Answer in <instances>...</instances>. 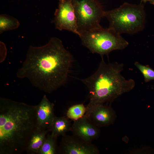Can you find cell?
I'll return each mask as SVG.
<instances>
[{"label": "cell", "mask_w": 154, "mask_h": 154, "mask_svg": "<svg viewBox=\"0 0 154 154\" xmlns=\"http://www.w3.org/2000/svg\"><path fill=\"white\" fill-rule=\"evenodd\" d=\"M36 115L38 127L50 131L51 124L55 116L54 104L50 101L46 95H44L40 102L36 105Z\"/></svg>", "instance_id": "8fae6325"}, {"label": "cell", "mask_w": 154, "mask_h": 154, "mask_svg": "<svg viewBox=\"0 0 154 154\" xmlns=\"http://www.w3.org/2000/svg\"><path fill=\"white\" fill-rule=\"evenodd\" d=\"M70 131L73 135L90 143L98 138L100 134V127L84 116L74 121Z\"/></svg>", "instance_id": "30bf717a"}, {"label": "cell", "mask_w": 154, "mask_h": 154, "mask_svg": "<svg viewBox=\"0 0 154 154\" xmlns=\"http://www.w3.org/2000/svg\"><path fill=\"white\" fill-rule=\"evenodd\" d=\"M84 116L99 127L111 125L116 117L113 109L105 104L96 105L86 109Z\"/></svg>", "instance_id": "9c48e42d"}, {"label": "cell", "mask_w": 154, "mask_h": 154, "mask_svg": "<svg viewBox=\"0 0 154 154\" xmlns=\"http://www.w3.org/2000/svg\"><path fill=\"white\" fill-rule=\"evenodd\" d=\"M86 111V108L82 104L74 105L67 110L66 116L69 119L75 121L83 117Z\"/></svg>", "instance_id": "2e32d148"}, {"label": "cell", "mask_w": 154, "mask_h": 154, "mask_svg": "<svg viewBox=\"0 0 154 154\" xmlns=\"http://www.w3.org/2000/svg\"><path fill=\"white\" fill-rule=\"evenodd\" d=\"M97 70L92 75L82 79L89 92V103L86 107L112 102L124 93L134 88L132 79H126L121 74L123 63H106L103 57Z\"/></svg>", "instance_id": "3957f363"}, {"label": "cell", "mask_w": 154, "mask_h": 154, "mask_svg": "<svg viewBox=\"0 0 154 154\" xmlns=\"http://www.w3.org/2000/svg\"><path fill=\"white\" fill-rule=\"evenodd\" d=\"M66 116L54 117L50 128V132L53 136L58 137L66 135L70 131L72 125L70 121Z\"/></svg>", "instance_id": "4fadbf2b"}, {"label": "cell", "mask_w": 154, "mask_h": 154, "mask_svg": "<svg viewBox=\"0 0 154 154\" xmlns=\"http://www.w3.org/2000/svg\"><path fill=\"white\" fill-rule=\"evenodd\" d=\"M57 151L60 153L63 154L100 153L97 146L74 135L62 136Z\"/></svg>", "instance_id": "ba28073f"}, {"label": "cell", "mask_w": 154, "mask_h": 154, "mask_svg": "<svg viewBox=\"0 0 154 154\" xmlns=\"http://www.w3.org/2000/svg\"><path fill=\"white\" fill-rule=\"evenodd\" d=\"M20 25L16 18L6 14L0 15V33L18 28Z\"/></svg>", "instance_id": "5bb4252c"}, {"label": "cell", "mask_w": 154, "mask_h": 154, "mask_svg": "<svg viewBox=\"0 0 154 154\" xmlns=\"http://www.w3.org/2000/svg\"><path fill=\"white\" fill-rule=\"evenodd\" d=\"M54 15L52 22L56 29L60 31L66 30L79 36L72 0H59L58 7Z\"/></svg>", "instance_id": "52a82bcc"}, {"label": "cell", "mask_w": 154, "mask_h": 154, "mask_svg": "<svg viewBox=\"0 0 154 154\" xmlns=\"http://www.w3.org/2000/svg\"><path fill=\"white\" fill-rule=\"evenodd\" d=\"M36 107L0 98V154H20L26 151L38 127Z\"/></svg>", "instance_id": "7a4b0ae2"}, {"label": "cell", "mask_w": 154, "mask_h": 154, "mask_svg": "<svg viewBox=\"0 0 154 154\" xmlns=\"http://www.w3.org/2000/svg\"><path fill=\"white\" fill-rule=\"evenodd\" d=\"M48 129L38 127L33 133L29 140L25 151L28 154H38L48 133Z\"/></svg>", "instance_id": "7c38bea8"}, {"label": "cell", "mask_w": 154, "mask_h": 154, "mask_svg": "<svg viewBox=\"0 0 154 154\" xmlns=\"http://www.w3.org/2000/svg\"><path fill=\"white\" fill-rule=\"evenodd\" d=\"M141 1L145 3L149 2L150 4L154 5V0H141Z\"/></svg>", "instance_id": "ac0fdd59"}, {"label": "cell", "mask_w": 154, "mask_h": 154, "mask_svg": "<svg viewBox=\"0 0 154 154\" xmlns=\"http://www.w3.org/2000/svg\"><path fill=\"white\" fill-rule=\"evenodd\" d=\"M79 36L84 46L102 57L108 56L112 51L123 49L129 44L120 34L109 28L104 29L101 26L81 32Z\"/></svg>", "instance_id": "5b68a950"}, {"label": "cell", "mask_w": 154, "mask_h": 154, "mask_svg": "<svg viewBox=\"0 0 154 154\" xmlns=\"http://www.w3.org/2000/svg\"><path fill=\"white\" fill-rule=\"evenodd\" d=\"M104 17L109 22L108 28L120 34H133L144 28L145 13L143 5L125 3L119 7L105 11Z\"/></svg>", "instance_id": "277c9868"}, {"label": "cell", "mask_w": 154, "mask_h": 154, "mask_svg": "<svg viewBox=\"0 0 154 154\" xmlns=\"http://www.w3.org/2000/svg\"><path fill=\"white\" fill-rule=\"evenodd\" d=\"M134 65L142 73L145 82L154 80V70L149 66L135 62Z\"/></svg>", "instance_id": "e0dca14e"}, {"label": "cell", "mask_w": 154, "mask_h": 154, "mask_svg": "<svg viewBox=\"0 0 154 154\" xmlns=\"http://www.w3.org/2000/svg\"><path fill=\"white\" fill-rule=\"evenodd\" d=\"M57 137L48 133L38 154H56Z\"/></svg>", "instance_id": "9a60e30c"}, {"label": "cell", "mask_w": 154, "mask_h": 154, "mask_svg": "<svg viewBox=\"0 0 154 154\" xmlns=\"http://www.w3.org/2000/svg\"><path fill=\"white\" fill-rule=\"evenodd\" d=\"M72 2L79 34L101 26L100 23L105 11L98 0H72Z\"/></svg>", "instance_id": "8992f818"}, {"label": "cell", "mask_w": 154, "mask_h": 154, "mask_svg": "<svg viewBox=\"0 0 154 154\" xmlns=\"http://www.w3.org/2000/svg\"><path fill=\"white\" fill-rule=\"evenodd\" d=\"M73 60L62 41L53 37L44 45L29 47L17 76L28 79L39 90L51 93L66 83Z\"/></svg>", "instance_id": "6da1fadb"}]
</instances>
